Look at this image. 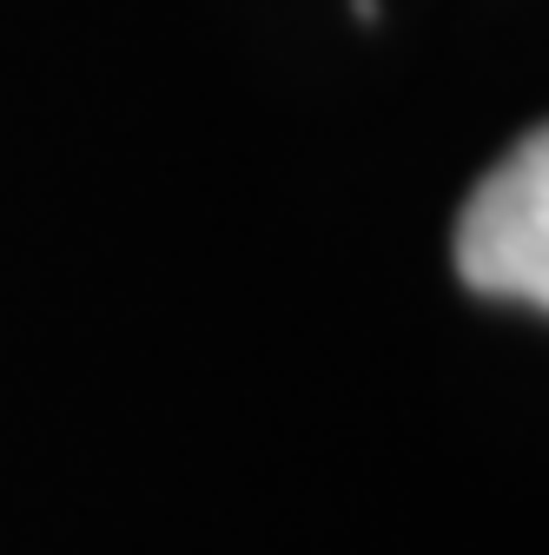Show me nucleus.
<instances>
[{"label":"nucleus","instance_id":"f257e3e1","mask_svg":"<svg viewBox=\"0 0 549 555\" xmlns=\"http://www.w3.org/2000/svg\"><path fill=\"white\" fill-rule=\"evenodd\" d=\"M457 278L484 298L542 311L549 298V146H542V132H523L510 159L463 198Z\"/></svg>","mask_w":549,"mask_h":555}]
</instances>
